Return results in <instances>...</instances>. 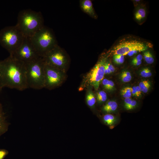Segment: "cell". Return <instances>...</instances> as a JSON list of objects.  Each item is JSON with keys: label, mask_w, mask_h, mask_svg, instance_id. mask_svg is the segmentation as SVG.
I'll return each instance as SVG.
<instances>
[{"label": "cell", "mask_w": 159, "mask_h": 159, "mask_svg": "<svg viewBox=\"0 0 159 159\" xmlns=\"http://www.w3.org/2000/svg\"><path fill=\"white\" fill-rule=\"evenodd\" d=\"M0 80L3 88L21 91L28 88L25 64L11 55L0 60Z\"/></svg>", "instance_id": "6da1fadb"}, {"label": "cell", "mask_w": 159, "mask_h": 159, "mask_svg": "<svg viewBox=\"0 0 159 159\" xmlns=\"http://www.w3.org/2000/svg\"><path fill=\"white\" fill-rule=\"evenodd\" d=\"M16 25L25 37H30L44 26L43 17L40 12L24 9L19 12Z\"/></svg>", "instance_id": "7a4b0ae2"}, {"label": "cell", "mask_w": 159, "mask_h": 159, "mask_svg": "<svg viewBox=\"0 0 159 159\" xmlns=\"http://www.w3.org/2000/svg\"><path fill=\"white\" fill-rule=\"evenodd\" d=\"M28 88L40 90L44 87L45 63L42 57L25 64Z\"/></svg>", "instance_id": "3957f363"}, {"label": "cell", "mask_w": 159, "mask_h": 159, "mask_svg": "<svg viewBox=\"0 0 159 159\" xmlns=\"http://www.w3.org/2000/svg\"><path fill=\"white\" fill-rule=\"evenodd\" d=\"M30 38L38 54L42 57L58 45L53 31L44 26Z\"/></svg>", "instance_id": "277c9868"}, {"label": "cell", "mask_w": 159, "mask_h": 159, "mask_svg": "<svg viewBox=\"0 0 159 159\" xmlns=\"http://www.w3.org/2000/svg\"><path fill=\"white\" fill-rule=\"evenodd\" d=\"M24 37L16 25L6 26L0 30V44L11 55L20 45Z\"/></svg>", "instance_id": "5b68a950"}, {"label": "cell", "mask_w": 159, "mask_h": 159, "mask_svg": "<svg viewBox=\"0 0 159 159\" xmlns=\"http://www.w3.org/2000/svg\"><path fill=\"white\" fill-rule=\"evenodd\" d=\"M107 60L106 57H102L93 67L83 77L82 80L78 88L81 91L90 86L97 90L100 83L104 79L105 65Z\"/></svg>", "instance_id": "8992f818"}, {"label": "cell", "mask_w": 159, "mask_h": 159, "mask_svg": "<svg viewBox=\"0 0 159 159\" xmlns=\"http://www.w3.org/2000/svg\"><path fill=\"white\" fill-rule=\"evenodd\" d=\"M45 63L66 73L69 67L70 59L68 54L58 45L43 57Z\"/></svg>", "instance_id": "52a82bcc"}, {"label": "cell", "mask_w": 159, "mask_h": 159, "mask_svg": "<svg viewBox=\"0 0 159 159\" xmlns=\"http://www.w3.org/2000/svg\"><path fill=\"white\" fill-rule=\"evenodd\" d=\"M152 47L150 43L136 39H124L121 40L113 47L111 51L113 55L125 56L131 51L137 50L139 52H143Z\"/></svg>", "instance_id": "ba28073f"}, {"label": "cell", "mask_w": 159, "mask_h": 159, "mask_svg": "<svg viewBox=\"0 0 159 159\" xmlns=\"http://www.w3.org/2000/svg\"><path fill=\"white\" fill-rule=\"evenodd\" d=\"M9 55L24 64L40 57L34 46L30 37H24L19 47L12 54Z\"/></svg>", "instance_id": "9c48e42d"}, {"label": "cell", "mask_w": 159, "mask_h": 159, "mask_svg": "<svg viewBox=\"0 0 159 159\" xmlns=\"http://www.w3.org/2000/svg\"><path fill=\"white\" fill-rule=\"evenodd\" d=\"M67 78L66 73L45 63L44 88L50 90L57 88L61 86Z\"/></svg>", "instance_id": "30bf717a"}, {"label": "cell", "mask_w": 159, "mask_h": 159, "mask_svg": "<svg viewBox=\"0 0 159 159\" xmlns=\"http://www.w3.org/2000/svg\"><path fill=\"white\" fill-rule=\"evenodd\" d=\"M80 5L81 9L84 12L93 18H97V16L95 12L91 0H80Z\"/></svg>", "instance_id": "8fae6325"}, {"label": "cell", "mask_w": 159, "mask_h": 159, "mask_svg": "<svg viewBox=\"0 0 159 159\" xmlns=\"http://www.w3.org/2000/svg\"><path fill=\"white\" fill-rule=\"evenodd\" d=\"M92 87L89 86L86 88L85 100L86 103L90 107H93L95 106L96 102V99L93 92Z\"/></svg>", "instance_id": "7c38bea8"}, {"label": "cell", "mask_w": 159, "mask_h": 159, "mask_svg": "<svg viewBox=\"0 0 159 159\" xmlns=\"http://www.w3.org/2000/svg\"><path fill=\"white\" fill-rule=\"evenodd\" d=\"M8 127L2 106L0 103V136L7 131Z\"/></svg>", "instance_id": "4fadbf2b"}, {"label": "cell", "mask_w": 159, "mask_h": 159, "mask_svg": "<svg viewBox=\"0 0 159 159\" xmlns=\"http://www.w3.org/2000/svg\"><path fill=\"white\" fill-rule=\"evenodd\" d=\"M118 105L115 101H110L108 102L102 107V110L106 113H109L115 111L117 110Z\"/></svg>", "instance_id": "5bb4252c"}, {"label": "cell", "mask_w": 159, "mask_h": 159, "mask_svg": "<svg viewBox=\"0 0 159 159\" xmlns=\"http://www.w3.org/2000/svg\"><path fill=\"white\" fill-rule=\"evenodd\" d=\"M103 119L104 122L106 125L111 126L117 122V117L112 114H107L104 116Z\"/></svg>", "instance_id": "9a60e30c"}, {"label": "cell", "mask_w": 159, "mask_h": 159, "mask_svg": "<svg viewBox=\"0 0 159 159\" xmlns=\"http://www.w3.org/2000/svg\"><path fill=\"white\" fill-rule=\"evenodd\" d=\"M96 96L97 101L100 103L105 102L107 100V93L103 90H100L98 92Z\"/></svg>", "instance_id": "2e32d148"}, {"label": "cell", "mask_w": 159, "mask_h": 159, "mask_svg": "<svg viewBox=\"0 0 159 159\" xmlns=\"http://www.w3.org/2000/svg\"><path fill=\"white\" fill-rule=\"evenodd\" d=\"M101 82L103 88L105 90H111L114 87V83L112 80L105 78L103 79Z\"/></svg>", "instance_id": "e0dca14e"}, {"label": "cell", "mask_w": 159, "mask_h": 159, "mask_svg": "<svg viewBox=\"0 0 159 159\" xmlns=\"http://www.w3.org/2000/svg\"><path fill=\"white\" fill-rule=\"evenodd\" d=\"M138 86L142 92L146 93L149 90L150 87V85L148 80H145L139 83Z\"/></svg>", "instance_id": "ac0fdd59"}, {"label": "cell", "mask_w": 159, "mask_h": 159, "mask_svg": "<svg viewBox=\"0 0 159 159\" xmlns=\"http://www.w3.org/2000/svg\"><path fill=\"white\" fill-rule=\"evenodd\" d=\"M146 11L143 8H141L138 9L135 14V19L139 21H140L145 18L146 16Z\"/></svg>", "instance_id": "d6986e66"}, {"label": "cell", "mask_w": 159, "mask_h": 159, "mask_svg": "<svg viewBox=\"0 0 159 159\" xmlns=\"http://www.w3.org/2000/svg\"><path fill=\"white\" fill-rule=\"evenodd\" d=\"M143 57L145 60L148 64H152L154 62V58L151 53L149 50H146L144 52Z\"/></svg>", "instance_id": "ffe728a7"}, {"label": "cell", "mask_w": 159, "mask_h": 159, "mask_svg": "<svg viewBox=\"0 0 159 159\" xmlns=\"http://www.w3.org/2000/svg\"><path fill=\"white\" fill-rule=\"evenodd\" d=\"M120 78L122 81L124 82H130L132 79L130 73L128 71H124L121 74Z\"/></svg>", "instance_id": "44dd1931"}, {"label": "cell", "mask_w": 159, "mask_h": 159, "mask_svg": "<svg viewBox=\"0 0 159 159\" xmlns=\"http://www.w3.org/2000/svg\"><path fill=\"white\" fill-rule=\"evenodd\" d=\"M132 87H126L121 91V95L125 98H130L132 95Z\"/></svg>", "instance_id": "7402d4cb"}, {"label": "cell", "mask_w": 159, "mask_h": 159, "mask_svg": "<svg viewBox=\"0 0 159 159\" xmlns=\"http://www.w3.org/2000/svg\"><path fill=\"white\" fill-rule=\"evenodd\" d=\"M113 59L115 63L121 64L123 63L125 61L124 56L118 54H114Z\"/></svg>", "instance_id": "603a6c76"}, {"label": "cell", "mask_w": 159, "mask_h": 159, "mask_svg": "<svg viewBox=\"0 0 159 159\" xmlns=\"http://www.w3.org/2000/svg\"><path fill=\"white\" fill-rule=\"evenodd\" d=\"M152 75L151 71L148 68H144L140 72V75L143 77H149L152 76Z\"/></svg>", "instance_id": "cb8c5ba5"}, {"label": "cell", "mask_w": 159, "mask_h": 159, "mask_svg": "<svg viewBox=\"0 0 159 159\" xmlns=\"http://www.w3.org/2000/svg\"><path fill=\"white\" fill-rule=\"evenodd\" d=\"M137 105V102L134 100H132L131 102L125 109L127 110H130L134 109Z\"/></svg>", "instance_id": "d4e9b609"}, {"label": "cell", "mask_w": 159, "mask_h": 159, "mask_svg": "<svg viewBox=\"0 0 159 159\" xmlns=\"http://www.w3.org/2000/svg\"><path fill=\"white\" fill-rule=\"evenodd\" d=\"M8 153V152L7 150L4 149H0V159H4Z\"/></svg>", "instance_id": "484cf974"}, {"label": "cell", "mask_w": 159, "mask_h": 159, "mask_svg": "<svg viewBox=\"0 0 159 159\" xmlns=\"http://www.w3.org/2000/svg\"><path fill=\"white\" fill-rule=\"evenodd\" d=\"M143 58V57L141 54H138L133 58L132 61V62L142 61Z\"/></svg>", "instance_id": "4316f807"}, {"label": "cell", "mask_w": 159, "mask_h": 159, "mask_svg": "<svg viewBox=\"0 0 159 159\" xmlns=\"http://www.w3.org/2000/svg\"><path fill=\"white\" fill-rule=\"evenodd\" d=\"M105 63L108 67L111 73L114 72L115 71V68L112 64L107 62V60L106 62Z\"/></svg>", "instance_id": "83f0119b"}, {"label": "cell", "mask_w": 159, "mask_h": 159, "mask_svg": "<svg viewBox=\"0 0 159 159\" xmlns=\"http://www.w3.org/2000/svg\"><path fill=\"white\" fill-rule=\"evenodd\" d=\"M132 100L130 98H125L124 100V107L125 108L127 107L131 102Z\"/></svg>", "instance_id": "f1b7e54d"}, {"label": "cell", "mask_w": 159, "mask_h": 159, "mask_svg": "<svg viewBox=\"0 0 159 159\" xmlns=\"http://www.w3.org/2000/svg\"><path fill=\"white\" fill-rule=\"evenodd\" d=\"M137 92V97H139L141 95V90L138 86H136Z\"/></svg>", "instance_id": "f546056e"}, {"label": "cell", "mask_w": 159, "mask_h": 159, "mask_svg": "<svg viewBox=\"0 0 159 159\" xmlns=\"http://www.w3.org/2000/svg\"><path fill=\"white\" fill-rule=\"evenodd\" d=\"M106 63V62H105ZM111 72L108 68V67L105 63V74H110Z\"/></svg>", "instance_id": "4dcf8cb0"}, {"label": "cell", "mask_w": 159, "mask_h": 159, "mask_svg": "<svg viewBox=\"0 0 159 159\" xmlns=\"http://www.w3.org/2000/svg\"><path fill=\"white\" fill-rule=\"evenodd\" d=\"M132 95L134 96H135L137 97V92L136 89V86H134L132 88Z\"/></svg>", "instance_id": "1f68e13d"}, {"label": "cell", "mask_w": 159, "mask_h": 159, "mask_svg": "<svg viewBox=\"0 0 159 159\" xmlns=\"http://www.w3.org/2000/svg\"><path fill=\"white\" fill-rule=\"evenodd\" d=\"M142 61L132 62L133 64L135 66H139L142 63Z\"/></svg>", "instance_id": "d6a6232c"}, {"label": "cell", "mask_w": 159, "mask_h": 159, "mask_svg": "<svg viewBox=\"0 0 159 159\" xmlns=\"http://www.w3.org/2000/svg\"><path fill=\"white\" fill-rule=\"evenodd\" d=\"M2 86H1V82H0V92L1 91V89H2Z\"/></svg>", "instance_id": "836d02e7"}]
</instances>
